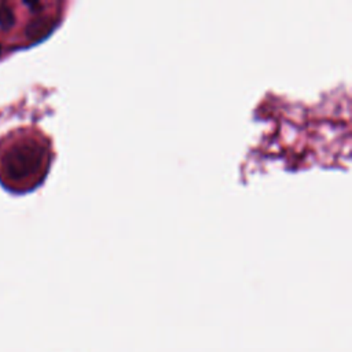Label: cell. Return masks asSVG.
Here are the masks:
<instances>
[{"label":"cell","mask_w":352,"mask_h":352,"mask_svg":"<svg viewBox=\"0 0 352 352\" xmlns=\"http://www.w3.org/2000/svg\"><path fill=\"white\" fill-rule=\"evenodd\" d=\"M0 52H1V45H0Z\"/></svg>","instance_id":"cell-3"},{"label":"cell","mask_w":352,"mask_h":352,"mask_svg":"<svg viewBox=\"0 0 352 352\" xmlns=\"http://www.w3.org/2000/svg\"><path fill=\"white\" fill-rule=\"evenodd\" d=\"M14 23V12L6 1H0V28L6 29Z\"/></svg>","instance_id":"cell-2"},{"label":"cell","mask_w":352,"mask_h":352,"mask_svg":"<svg viewBox=\"0 0 352 352\" xmlns=\"http://www.w3.org/2000/svg\"><path fill=\"white\" fill-rule=\"evenodd\" d=\"M50 160V143L41 133L12 131L0 140V182L11 191L30 190L45 176Z\"/></svg>","instance_id":"cell-1"}]
</instances>
